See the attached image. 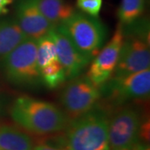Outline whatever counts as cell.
<instances>
[{
  "label": "cell",
  "instance_id": "5bb4252c",
  "mask_svg": "<svg viewBox=\"0 0 150 150\" xmlns=\"http://www.w3.org/2000/svg\"><path fill=\"white\" fill-rule=\"evenodd\" d=\"M32 139L16 128L4 125L0 127V150H33Z\"/></svg>",
  "mask_w": 150,
  "mask_h": 150
},
{
  "label": "cell",
  "instance_id": "7402d4cb",
  "mask_svg": "<svg viewBox=\"0 0 150 150\" xmlns=\"http://www.w3.org/2000/svg\"><path fill=\"white\" fill-rule=\"evenodd\" d=\"M2 109H3V102H2V100L0 98V112L2 111Z\"/></svg>",
  "mask_w": 150,
  "mask_h": 150
},
{
  "label": "cell",
  "instance_id": "5b68a950",
  "mask_svg": "<svg viewBox=\"0 0 150 150\" xmlns=\"http://www.w3.org/2000/svg\"><path fill=\"white\" fill-rule=\"evenodd\" d=\"M60 26L89 64L101 50L108 36L107 28L98 17L79 11Z\"/></svg>",
  "mask_w": 150,
  "mask_h": 150
},
{
  "label": "cell",
  "instance_id": "8992f818",
  "mask_svg": "<svg viewBox=\"0 0 150 150\" xmlns=\"http://www.w3.org/2000/svg\"><path fill=\"white\" fill-rule=\"evenodd\" d=\"M100 88L103 107L122 106L134 100H147L150 94V69L108 79Z\"/></svg>",
  "mask_w": 150,
  "mask_h": 150
},
{
  "label": "cell",
  "instance_id": "e0dca14e",
  "mask_svg": "<svg viewBox=\"0 0 150 150\" xmlns=\"http://www.w3.org/2000/svg\"><path fill=\"white\" fill-rule=\"evenodd\" d=\"M56 59H58L56 47L52 37L48 34L38 39L37 63L39 70Z\"/></svg>",
  "mask_w": 150,
  "mask_h": 150
},
{
  "label": "cell",
  "instance_id": "603a6c76",
  "mask_svg": "<svg viewBox=\"0 0 150 150\" xmlns=\"http://www.w3.org/2000/svg\"><path fill=\"white\" fill-rule=\"evenodd\" d=\"M118 150H127V149H118Z\"/></svg>",
  "mask_w": 150,
  "mask_h": 150
},
{
  "label": "cell",
  "instance_id": "d6986e66",
  "mask_svg": "<svg viewBox=\"0 0 150 150\" xmlns=\"http://www.w3.org/2000/svg\"><path fill=\"white\" fill-rule=\"evenodd\" d=\"M13 0H0V15L8 13V7L12 4Z\"/></svg>",
  "mask_w": 150,
  "mask_h": 150
},
{
  "label": "cell",
  "instance_id": "3957f363",
  "mask_svg": "<svg viewBox=\"0 0 150 150\" xmlns=\"http://www.w3.org/2000/svg\"><path fill=\"white\" fill-rule=\"evenodd\" d=\"M122 29L123 43L112 75L114 77L138 73L150 67L149 20L139 18L129 24L122 25Z\"/></svg>",
  "mask_w": 150,
  "mask_h": 150
},
{
  "label": "cell",
  "instance_id": "7c38bea8",
  "mask_svg": "<svg viewBox=\"0 0 150 150\" xmlns=\"http://www.w3.org/2000/svg\"><path fill=\"white\" fill-rule=\"evenodd\" d=\"M26 38L15 18L0 19V59L16 48Z\"/></svg>",
  "mask_w": 150,
  "mask_h": 150
},
{
  "label": "cell",
  "instance_id": "30bf717a",
  "mask_svg": "<svg viewBox=\"0 0 150 150\" xmlns=\"http://www.w3.org/2000/svg\"><path fill=\"white\" fill-rule=\"evenodd\" d=\"M48 34L55 43L57 57L64 69L67 80L82 74L89 63L81 55L63 28L60 25L53 28Z\"/></svg>",
  "mask_w": 150,
  "mask_h": 150
},
{
  "label": "cell",
  "instance_id": "2e32d148",
  "mask_svg": "<svg viewBox=\"0 0 150 150\" xmlns=\"http://www.w3.org/2000/svg\"><path fill=\"white\" fill-rule=\"evenodd\" d=\"M39 72L43 84L48 88H55L67 80L64 69L58 59L45 65Z\"/></svg>",
  "mask_w": 150,
  "mask_h": 150
},
{
  "label": "cell",
  "instance_id": "ffe728a7",
  "mask_svg": "<svg viewBox=\"0 0 150 150\" xmlns=\"http://www.w3.org/2000/svg\"><path fill=\"white\" fill-rule=\"evenodd\" d=\"M33 150H66L60 149V148H57V147H54V146H50L48 144H39L37 146H34Z\"/></svg>",
  "mask_w": 150,
  "mask_h": 150
},
{
  "label": "cell",
  "instance_id": "ac0fdd59",
  "mask_svg": "<svg viewBox=\"0 0 150 150\" xmlns=\"http://www.w3.org/2000/svg\"><path fill=\"white\" fill-rule=\"evenodd\" d=\"M77 7L83 13L98 17L102 8V0H77Z\"/></svg>",
  "mask_w": 150,
  "mask_h": 150
},
{
  "label": "cell",
  "instance_id": "9a60e30c",
  "mask_svg": "<svg viewBox=\"0 0 150 150\" xmlns=\"http://www.w3.org/2000/svg\"><path fill=\"white\" fill-rule=\"evenodd\" d=\"M146 0H121L118 10L119 23L127 25L141 18L145 10Z\"/></svg>",
  "mask_w": 150,
  "mask_h": 150
},
{
  "label": "cell",
  "instance_id": "7a4b0ae2",
  "mask_svg": "<svg viewBox=\"0 0 150 150\" xmlns=\"http://www.w3.org/2000/svg\"><path fill=\"white\" fill-rule=\"evenodd\" d=\"M108 123L107 108L98 102L89 112L68 125L66 150H110Z\"/></svg>",
  "mask_w": 150,
  "mask_h": 150
},
{
  "label": "cell",
  "instance_id": "4fadbf2b",
  "mask_svg": "<svg viewBox=\"0 0 150 150\" xmlns=\"http://www.w3.org/2000/svg\"><path fill=\"white\" fill-rule=\"evenodd\" d=\"M38 7L53 27H57L72 16L76 9L65 0H38Z\"/></svg>",
  "mask_w": 150,
  "mask_h": 150
},
{
  "label": "cell",
  "instance_id": "44dd1931",
  "mask_svg": "<svg viewBox=\"0 0 150 150\" xmlns=\"http://www.w3.org/2000/svg\"><path fill=\"white\" fill-rule=\"evenodd\" d=\"M130 150H150L149 144L144 143V142H138L133 147V149Z\"/></svg>",
  "mask_w": 150,
  "mask_h": 150
},
{
  "label": "cell",
  "instance_id": "9c48e42d",
  "mask_svg": "<svg viewBox=\"0 0 150 150\" xmlns=\"http://www.w3.org/2000/svg\"><path fill=\"white\" fill-rule=\"evenodd\" d=\"M123 39L122 25L118 23L111 39L89 64L87 76L97 86L100 87L112 77L118 63Z\"/></svg>",
  "mask_w": 150,
  "mask_h": 150
},
{
  "label": "cell",
  "instance_id": "8fae6325",
  "mask_svg": "<svg viewBox=\"0 0 150 150\" xmlns=\"http://www.w3.org/2000/svg\"><path fill=\"white\" fill-rule=\"evenodd\" d=\"M15 19L25 36L36 40L48 35L54 28L43 16L38 0H18Z\"/></svg>",
  "mask_w": 150,
  "mask_h": 150
},
{
  "label": "cell",
  "instance_id": "277c9868",
  "mask_svg": "<svg viewBox=\"0 0 150 150\" xmlns=\"http://www.w3.org/2000/svg\"><path fill=\"white\" fill-rule=\"evenodd\" d=\"M0 72L8 83L20 88H33L43 84L37 63V40L26 38L1 58Z\"/></svg>",
  "mask_w": 150,
  "mask_h": 150
},
{
  "label": "cell",
  "instance_id": "52a82bcc",
  "mask_svg": "<svg viewBox=\"0 0 150 150\" xmlns=\"http://www.w3.org/2000/svg\"><path fill=\"white\" fill-rule=\"evenodd\" d=\"M100 88L87 75H79L65 86L59 101L69 120L79 118L89 112L100 100Z\"/></svg>",
  "mask_w": 150,
  "mask_h": 150
},
{
  "label": "cell",
  "instance_id": "ba28073f",
  "mask_svg": "<svg viewBox=\"0 0 150 150\" xmlns=\"http://www.w3.org/2000/svg\"><path fill=\"white\" fill-rule=\"evenodd\" d=\"M142 123L139 110L133 106H125L109 118L108 141L110 150L133 149L139 142Z\"/></svg>",
  "mask_w": 150,
  "mask_h": 150
},
{
  "label": "cell",
  "instance_id": "6da1fadb",
  "mask_svg": "<svg viewBox=\"0 0 150 150\" xmlns=\"http://www.w3.org/2000/svg\"><path fill=\"white\" fill-rule=\"evenodd\" d=\"M12 119L20 127L38 135L54 134L67 129L69 118L54 103L30 97H19L11 105Z\"/></svg>",
  "mask_w": 150,
  "mask_h": 150
}]
</instances>
